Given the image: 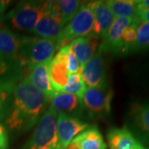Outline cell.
Listing matches in <instances>:
<instances>
[{"label":"cell","mask_w":149,"mask_h":149,"mask_svg":"<svg viewBox=\"0 0 149 149\" xmlns=\"http://www.w3.org/2000/svg\"><path fill=\"white\" fill-rule=\"evenodd\" d=\"M89 128L87 123L63 113L57 114L56 134L57 148L65 149L79 133Z\"/></svg>","instance_id":"cell-8"},{"label":"cell","mask_w":149,"mask_h":149,"mask_svg":"<svg viewBox=\"0 0 149 149\" xmlns=\"http://www.w3.org/2000/svg\"><path fill=\"white\" fill-rule=\"evenodd\" d=\"M139 24L133 20V22L124 28L122 32V42L123 45V53H127L130 52L131 48L133 47V43L136 40L137 36V28Z\"/></svg>","instance_id":"cell-24"},{"label":"cell","mask_w":149,"mask_h":149,"mask_svg":"<svg viewBox=\"0 0 149 149\" xmlns=\"http://www.w3.org/2000/svg\"><path fill=\"white\" fill-rule=\"evenodd\" d=\"M100 45V39L93 34L87 37L77 38L69 44L70 47L76 56L81 68L93 57Z\"/></svg>","instance_id":"cell-13"},{"label":"cell","mask_w":149,"mask_h":149,"mask_svg":"<svg viewBox=\"0 0 149 149\" xmlns=\"http://www.w3.org/2000/svg\"><path fill=\"white\" fill-rule=\"evenodd\" d=\"M93 11L95 22L92 34L100 40H104L115 17L113 15L107 1H95Z\"/></svg>","instance_id":"cell-12"},{"label":"cell","mask_w":149,"mask_h":149,"mask_svg":"<svg viewBox=\"0 0 149 149\" xmlns=\"http://www.w3.org/2000/svg\"><path fill=\"white\" fill-rule=\"evenodd\" d=\"M64 26L56 1H49L42 16L34 27L33 32L39 37L56 40Z\"/></svg>","instance_id":"cell-7"},{"label":"cell","mask_w":149,"mask_h":149,"mask_svg":"<svg viewBox=\"0 0 149 149\" xmlns=\"http://www.w3.org/2000/svg\"><path fill=\"white\" fill-rule=\"evenodd\" d=\"M146 149H149V148H146Z\"/></svg>","instance_id":"cell-32"},{"label":"cell","mask_w":149,"mask_h":149,"mask_svg":"<svg viewBox=\"0 0 149 149\" xmlns=\"http://www.w3.org/2000/svg\"><path fill=\"white\" fill-rule=\"evenodd\" d=\"M80 104V100L75 95L65 92H56L51 100L50 107L53 109L57 113H65L74 111Z\"/></svg>","instance_id":"cell-19"},{"label":"cell","mask_w":149,"mask_h":149,"mask_svg":"<svg viewBox=\"0 0 149 149\" xmlns=\"http://www.w3.org/2000/svg\"><path fill=\"white\" fill-rule=\"evenodd\" d=\"M57 113L48 107L37 122L36 128L24 149H58L56 134Z\"/></svg>","instance_id":"cell-3"},{"label":"cell","mask_w":149,"mask_h":149,"mask_svg":"<svg viewBox=\"0 0 149 149\" xmlns=\"http://www.w3.org/2000/svg\"><path fill=\"white\" fill-rule=\"evenodd\" d=\"M8 138L5 128L0 123V149H8Z\"/></svg>","instance_id":"cell-28"},{"label":"cell","mask_w":149,"mask_h":149,"mask_svg":"<svg viewBox=\"0 0 149 149\" xmlns=\"http://www.w3.org/2000/svg\"><path fill=\"white\" fill-rule=\"evenodd\" d=\"M130 131L142 143H149V103L132 104L128 114Z\"/></svg>","instance_id":"cell-10"},{"label":"cell","mask_w":149,"mask_h":149,"mask_svg":"<svg viewBox=\"0 0 149 149\" xmlns=\"http://www.w3.org/2000/svg\"><path fill=\"white\" fill-rule=\"evenodd\" d=\"M7 69H8L7 61L0 56V75L4 74L7 71Z\"/></svg>","instance_id":"cell-30"},{"label":"cell","mask_w":149,"mask_h":149,"mask_svg":"<svg viewBox=\"0 0 149 149\" xmlns=\"http://www.w3.org/2000/svg\"><path fill=\"white\" fill-rule=\"evenodd\" d=\"M48 64L49 63H45L34 66L30 70V74L27 79L35 88L41 91L51 101V100L56 95V91L54 90L50 80Z\"/></svg>","instance_id":"cell-17"},{"label":"cell","mask_w":149,"mask_h":149,"mask_svg":"<svg viewBox=\"0 0 149 149\" xmlns=\"http://www.w3.org/2000/svg\"><path fill=\"white\" fill-rule=\"evenodd\" d=\"M47 5V2H22L8 13V18L12 26L17 30L33 32Z\"/></svg>","instance_id":"cell-4"},{"label":"cell","mask_w":149,"mask_h":149,"mask_svg":"<svg viewBox=\"0 0 149 149\" xmlns=\"http://www.w3.org/2000/svg\"><path fill=\"white\" fill-rule=\"evenodd\" d=\"M21 39L8 28H0V56L6 61L19 57Z\"/></svg>","instance_id":"cell-18"},{"label":"cell","mask_w":149,"mask_h":149,"mask_svg":"<svg viewBox=\"0 0 149 149\" xmlns=\"http://www.w3.org/2000/svg\"><path fill=\"white\" fill-rule=\"evenodd\" d=\"M49 101L27 77L22 79L13 89V100L7 118L8 126L18 132L31 129L48 109Z\"/></svg>","instance_id":"cell-1"},{"label":"cell","mask_w":149,"mask_h":149,"mask_svg":"<svg viewBox=\"0 0 149 149\" xmlns=\"http://www.w3.org/2000/svg\"><path fill=\"white\" fill-rule=\"evenodd\" d=\"M102 52L99 48L97 52L82 67L80 71L85 85L89 86V88L100 87L107 84L106 63Z\"/></svg>","instance_id":"cell-9"},{"label":"cell","mask_w":149,"mask_h":149,"mask_svg":"<svg viewBox=\"0 0 149 149\" xmlns=\"http://www.w3.org/2000/svg\"><path fill=\"white\" fill-rule=\"evenodd\" d=\"M113 95V91L108 84L100 87L86 88L80 104L93 115H106L111 110Z\"/></svg>","instance_id":"cell-6"},{"label":"cell","mask_w":149,"mask_h":149,"mask_svg":"<svg viewBox=\"0 0 149 149\" xmlns=\"http://www.w3.org/2000/svg\"><path fill=\"white\" fill-rule=\"evenodd\" d=\"M25 47L20 50L19 56L27 61L29 70L37 65L49 63L57 51L56 40L34 37L27 42H22Z\"/></svg>","instance_id":"cell-5"},{"label":"cell","mask_w":149,"mask_h":149,"mask_svg":"<svg viewBox=\"0 0 149 149\" xmlns=\"http://www.w3.org/2000/svg\"><path fill=\"white\" fill-rule=\"evenodd\" d=\"M60 50L63 52L65 62V65H66V68H67L69 74H76V73H80L82 68H81L76 56H74L72 50L70 47L69 45L65 46V47H62Z\"/></svg>","instance_id":"cell-25"},{"label":"cell","mask_w":149,"mask_h":149,"mask_svg":"<svg viewBox=\"0 0 149 149\" xmlns=\"http://www.w3.org/2000/svg\"><path fill=\"white\" fill-rule=\"evenodd\" d=\"M137 8L139 10L149 9V0H139L137 1Z\"/></svg>","instance_id":"cell-29"},{"label":"cell","mask_w":149,"mask_h":149,"mask_svg":"<svg viewBox=\"0 0 149 149\" xmlns=\"http://www.w3.org/2000/svg\"><path fill=\"white\" fill-rule=\"evenodd\" d=\"M139 24L143 22H149V9L144 10H137V14L135 18L133 19Z\"/></svg>","instance_id":"cell-27"},{"label":"cell","mask_w":149,"mask_h":149,"mask_svg":"<svg viewBox=\"0 0 149 149\" xmlns=\"http://www.w3.org/2000/svg\"><path fill=\"white\" fill-rule=\"evenodd\" d=\"M147 50H149V22H143L138 26L136 40L130 52H139Z\"/></svg>","instance_id":"cell-22"},{"label":"cell","mask_w":149,"mask_h":149,"mask_svg":"<svg viewBox=\"0 0 149 149\" xmlns=\"http://www.w3.org/2000/svg\"><path fill=\"white\" fill-rule=\"evenodd\" d=\"M13 87L8 82H0V117L8 98L10 95Z\"/></svg>","instance_id":"cell-26"},{"label":"cell","mask_w":149,"mask_h":149,"mask_svg":"<svg viewBox=\"0 0 149 149\" xmlns=\"http://www.w3.org/2000/svg\"><path fill=\"white\" fill-rule=\"evenodd\" d=\"M94 3L95 2L82 3L72 20L63 27L58 37L56 39L57 50L69 45L77 38L87 37L92 34L95 22L93 11Z\"/></svg>","instance_id":"cell-2"},{"label":"cell","mask_w":149,"mask_h":149,"mask_svg":"<svg viewBox=\"0 0 149 149\" xmlns=\"http://www.w3.org/2000/svg\"><path fill=\"white\" fill-rule=\"evenodd\" d=\"M65 149H107V144L97 127L79 133Z\"/></svg>","instance_id":"cell-14"},{"label":"cell","mask_w":149,"mask_h":149,"mask_svg":"<svg viewBox=\"0 0 149 149\" xmlns=\"http://www.w3.org/2000/svg\"><path fill=\"white\" fill-rule=\"evenodd\" d=\"M85 90H86V85L83 81L81 74L80 73H76V74H70L68 81L65 86L62 89L61 92L75 95L80 100Z\"/></svg>","instance_id":"cell-23"},{"label":"cell","mask_w":149,"mask_h":149,"mask_svg":"<svg viewBox=\"0 0 149 149\" xmlns=\"http://www.w3.org/2000/svg\"><path fill=\"white\" fill-rule=\"evenodd\" d=\"M12 3L11 1H6V0H0V13H3L8 8V7Z\"/></svg>","instance_id":"cell-31"},{"label":"cell","mask_w":149,"mask_h":149,"mask_svg":"<svg viewBox=\"0 0 149 149\" xmlns=\"http://www.w3.org/2000/svg\"><path fill=\"white\" fill-rule=\"evenodd\" d=\"M109 149H146L127 128H113L107 134Z\"/></svg>","instance_id":"cell-15"},{"label":"cell","mask_w":149,"mask_h":149,"mask_svg":"<svg viewBox=\"0 0 149 149\" xmlns=\"http://www.w3.org/2000/svg\"><path fill=\"white\" fill-rule=\"evenodd\" d=\"M48 72L52 87L56 92H60L64 88L69 78L63 52L59 50L55 57L48 64Z\"/></svg>","instance_id":"cell-16"},{"label":"cell","mask_w":149,"mask_h":149,"mask_svg":"<svg viewBox=\"0 0 149 149\" xmlns=\"http://www.w3.org/2000/svg\"><path fill=\"white\" fill-rule=\"evenodd\" d=\"M59 13L65 25L72 20L82 5L78 0H60L56 1Z\"/></svg>","instance_id":"cell-21"},{"label":"cell","mask_w":149,"mask_h":149,"mask_svg":"<svg viewBox=\"0 0 149 149\" xmlns=\"http://www.w3.org/2000/svg\"><path fill=\"white\" fill-rule=\"evenodd\" d=\"M133 18L118 17L115 18L107 33L106 37L100 45L102 52H110L113 54L119 55L123 53V45L122 42V32L124 28L133 22Z\"/></svg>","instance_id":"cell-11"},{"label":"cell","mask_w":149,"mask_h":149,"mask_svg":"<svg viewBox=\"0 0 149 149\" xmlns=\"http://www.w3.org/2000/svg\"><path fill=\"white\" fill-rule=\"evenodd\" d=\"M107 3L115 18L126 17L134 19L137 14V1L133 0H110Z\"/></svg>","instance_id":"cell-20"}]
</instances>
